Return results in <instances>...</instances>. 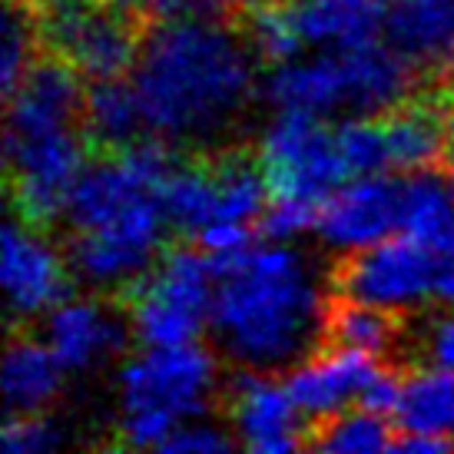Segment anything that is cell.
Here are the masks:
<instances>
[{
  "label": "cell",
  "instance_id": "6da1fadb",
  "mask_svg": "<svg viewBox=\"0 0 454 454\" xmlns=\"http://www.w3.org/2000/svg\"><path fill=\"white\" fill-rule=\"evenodd\" d=\"M255 51L223 17H169L146 30L133 87L146 129L173 146H209L232 133L255 93Z\"/></svg>",
  "mask_w": 454,
  "mask_h": 454
},
{
  "label": "cell",
  "instance_id": "7a4b0ae2",
  "mask_svg": "<svg viewBox=\"0 0 454 454\" xmlns=\"http://www.w3.org/2000/svg\"><path fill=\"white\" fill-rule=\"evenodd\" d=\"M209 259L215 272L209 328L236 365L276 372L299 365L322 345L325 299L302 253L272 242Z\"/></svg>",
  "mask_w": 454,
  "mask_h": 454
},
{
  "label": "cell",
  "instance_id": "3957f363",
  "mask_svg": "<svg viewBox=\"0 0 454 454\" xmlns=\"http://www.w3.org/2000/svg\"><path fill=\"white\" fill-rule=\"evenodd\" d=\"M215 295L213 259L196 246H169L146 276L133 282L120 302L139 345H183L196 341L209 322Z\"/></svg>",
  "mask_w": 454,
  "mask_h": 454
},
{
  "label": "cell",
  "instance_id": "277c9868",
  "mask_svg": "<svg viewBox=\"0 0 454 454\" xmlns=\"http://www.w3.org/2000/svg\"><path fill=\"white\" fill-rule=\"evenodd\" d=\"M259 160L269 179V200L322 206L345 179H352L335 127L305 110H276L259 139Z\"/></svg>",
  "mask_w": 454,
  "mask_h": 454
},
{
  "label": "cell",
  "instance_id": "5b68a950",
  "mask_svg": "<svg viewBox=\"0 0 454 454\" xmlns=\"http://www.w3.org/2000/svg\"><path fill=\"white\" fill-rule=\"evenodd\" d=\"M166 229L173 226L166 219L160 192L143 196L106 226L74 232L64 249L67 265L76 282H83L90 289L123 295L160 259Z\"/></svg>",
  "mask_w": 454,
  "mask_h": 454
},
{
  "label": "cell",
  "instance_id": "8992f818",
  "mask_svg": "<svg viewBox=\"0 0 454 454\" xmlns=\"http://www.w3.org/2000/svg\"><path fill=\"white\" fill-rule=\"evenodd\" d=\"M87 127L51 129L34 137H4V163L13 213L37 229L67 215V200L87 166Z\"/></svg>",
  "mask_w": 454,
  "mask_h": 454
},
{
  "label": "cell",
  "instance_id": "52a82bcc",
  "mask_svg": "<svg viewBox=\"0 0 454 454\" xmlns=\"http://www.w3.org/2000/svg\"><path fill=\"white\" fill-rule=\"evenodd\" d=\"M444 249H434L415 236H388V239L345 253L332 269V292L368 305H381L391 312L418 309L431 302L434 276Z\"/></svg>",
  "mask_w": 454,
  "mask_h": 454
},
{
  "label": "cell",
  "instance_id": "ba28073f",
  "mask_svg": "<svg viewBox=\"0 0 454 454\" xmlns=\"http://www.w3.org/2000/svg\"><path fill=\"white\" fill-rule=\"evenodd\" d=\"M120 411L156 408L166 415L200 418L209 411V402L219 388L215 355L206 352L200 341L183 345H146L139 355L127 358L120 375Z\"/></svg>",
  "mask_w": 454,
  "mask_h": 454
},
{
  "label": "cell",
  "instance_id": "9c48e42d",
  "mask_svg": "<svg viewBox=\"0 0 454 454\" xmlns=\"http://www.w3.org/2000/svg\"><path fill=\"white\" fill-rule=\"evenodd\" d=\"M402 192L404 173H372V176L345 179L318 206L316 232L328 249L352 253L395 236L402 229Z\"/></svg>",
  "mask_w": 454,
  "mask_h": 454
},
{
  "label": "cell",
  "instance_id": "30bf717a",
  "mask_svg": "<svg viewBox=\"0 0 454 454\" xmlns=\"http://www.w3.org/2000/svg\"><path fill=\"white\" fill-rule=\"evenodd\" d=\"M47 229H37L13 215L4 226V289L13 322L47 316L53 305L70 299V265L53 249Z\"/></svg>",
  "mask_w": 454,
  "mask_h": 454
},
{
  "label": "cell",
  "instance_id": "8fae6325",
  "mask_svg": "<svg viewBox=\"0 0 454 454\" xmlns=\"http://www.w3.org/2000/svg\"><path fill=\"white\" fill-rule=\"evenodd\" d=\"M269 372L239 368L226 385L229 415L242 448L255 454H292L305 448L299 404L292 402L286 381L265 379Z\"/></svg>",
  "mask_w": 454,
  "mask_h": 454
},
{
  "label": "cell",
  "instance_id": "7c38bea8",
  "mask_svg": "<svg viewBox=\"0 0 454 454\" xmlns=\"http://www.w3.org/2000/svg\"><path fill=\"white\" fill-rule=\"evenodd\" d=\"M43 339L67 372H90L127 352L137 335L123 302L64 299L43 316Z\"/></svg>",
  "mask_w": 454,
  "mask_h": 454
},
{
  "label": "cell",
  "instance_id": "4fadbf2b",
  "mask_svg": "<svg viewBox=\"0 0 454 454\" xmlns=\"http://www.w3.org/2000/svg\"><path fill=\"white\" fill-rule=\"evenodd\" d=\"M385 365L381 355L362 352V348H341V345H322V352H312L302 358L299 365L286 372V388H289L292 402L299 404L302 418L318 421L358 404V395L379 368Z\"/></svg>",
  "mask_w": 454,
  "mask_h": 454
},
{
  "label": "cell",
  "instance_id": "5bb4252c",
  "mask_svg": "<svg viewBox=\"0 0 454 454\" xmlns=\"http://www.w3.org/2000/svg\"><path fill=\"white\" fill-rule=\"evenodd\" d=\"M385 40L418 76H454V0H404L385 11Z\"/></svg>",
  "mask_w": 454,
  "mask_h": 454
},
{
  "label": "cell",
  "instance_id": "9a60e30c",
  "mask_svg": "<svg viewBox=\"0 0 454 454\" xmlns=\"http://www.w3.org/2000/svg\"><path fill=\"white\" fill-rule=\"evenodd\" d=\"M262 97L276 110H305L316 116L348 114V64L341 51L295 57L278 64L262 80Z\"/></svg>",
  "mask_w": 454,
  "mask_h": 454
},
{
  "label": "cell",
  "instance_id": "2e32d148",
  "mask_svg": "<svg viewBox=\"0 0 454 454\" xmlns=\"http://www.w3.org/2000/svg\"><path fill=\"white\" fill-rule=\"evenodd\" d=\"M153 192L160 190L146 176H139V169L123 153H100L93 163L83 166L80 179L74 183L64 219L74 226V232L100 229L120 213H127L133 202L153 196Z\"/></svg>",
  "mask_w": 454,
  "mask_h": 454
},
{
  "label": "cell",
  "instance_id": "e0dca14e",
  "mask_svg": "<svg viewBox=\"0 0 454 454\" xmlns=\"http://www.w3.org/2000/svg\"><path fill=\"white\" fill-rule=\"evenodd\" d=\"M388 137L391 169L418 173L434 169L448 160V123H444V97H408L404 103L381 114Z\"/></svg>",
  "mask_w": 454,
  "mask_h": 454
},
{
  "label": "cell",
  "instance_id": "ac0fdd59",
  "mask_svg": "<svg viewBox=\"0 0 454 454\" xmlns=\"http://www.w3.org/2000/svg\"><path fill=\"white\" fill-rule=\"evenodd\" d=\"M67 368L53 355L47 339L11 335L4 352V402L7 415H34L47 411L64 391Z\"/></svg>",
  "mask_w": 454,
  "mask_h": 454
},
{
  "label": "cell",
  "instance_id": "d6986e66",
  "mask_svg": "<svg viewBox=\"0 0 454 454\" xmlns=\"http://www.w3.org/2000/svg\"><path fill=\"white\" fill-rule=\"evenodd\" d=\"M295 20L305 47L348 51L385 37V7L379 0H299Z\"/></svg>",
  "mask_w": 454,
  "mask_h": 454
},
{
  "label": "cell",
  "instance_id": "ffe728a7",
  "mask_svg": "<svg viewBox=\"0 0 454 454\" xmlns=\"http://www.w3.org/2000/svg\"><path fill=\"white\" fill-rule=\"evenodd\" d=\"M83 127H87L90 146L97 153L123 150L143 133H150L133 80H127V76L90 80Z\"/></svg>",
  "mask_w": 454,
  "mask_h": 454
},
{
  "label": "cell",
  "instance_id": "44dd1931",
  "mask_svg": "<svg viewBox=\"0 0 454 454\" xmlns=\"http://www.w3.org/2000/svg\"><path fill=\"white\" fill-rule=\"evenodd\" d=\"M402 232L428 242L434 249H448L454 232V190L451 176L442 166L404 173Z\"/></svg>",
  "mask_w": 454,
  "mask_h": 454
},
{
  "label": "cell",
  "instance_id": "7402d4cb",
  "mask_svg": "<svg viewBox=\"0 0 454 454\" xmlns=\"http://www.w3.org/2000/svg\"><path fill=\"white\" fill-rule=\"evenodd\" d=\"M398 318L391 309L368 305L348 299L341 292H332L322 312V345H341V348H362L372 355H385L398 341Z\"/></svg>",
  "mask_w": 454,
  "mask_h": 454
},
{
  "label": "cell",
  "instance_id": "603a6c76",
  "mask_svg": "<svg viewBox=\"0 0 454 454\" xmlns=\"http://www.w3.org/2000/svg\"><path fill=\"white\" fill-rule=\"evenodd\" d=\"M395 425L398 431L454 438V368L434 365L411 372L395 408Z\"/></svg>",
  "mask_w": 454,
  "mask_h": 454
},
{
  "label": "cell",
  "instance_id": "cb8c5ba5",
  "mask_svg": "<svg viewBox=\"0 0 454 454\" xmlns=\"http://www.w3.org/2000/svg\"><path fill=\"white\" fill-rule=\"evenodd\" d=\"M209 166L219 190V219H259L269 202V179L259 153L226 146L209 156Z\"/></svg>",
  "mask_w": 454,
  "mask_h": 454
},
{
  "label": "cell",
  "instance_id": "d4e9b609",
  "mask_svg": "<svg viewBox=\"0 0 454 454\" xmlns=\"http://www.w3.org/2000/svg\"><path fill=\"white\" fill-rule=\"evenodd\" d=\"M166 219L179 236H196L213 219H219V190L209 160L206 163H176L160 186Z\"/></svg>",
  "mask_w": 454,
  "mask_h": 454
},
{
  "label": "cell",
  "instance_id": "484cf974",
  "mask_svg": "<svg viewBox=\"0 0 454 454\" xmlns=\"http://www.w3.org/2000/svg\"><path fill=\"white\" fill-rule=\"evenodd\" d=\"M395 444V431L385 421V415H375L368 408L358 411H335L328 418H318L305 428V448L312 451H328V454H375V451H391Z\"/></svg>",
  "mask_w": 454,
  "mask_h": 454
},
{
  "label": "cell",
  "instance_id": "4316f807",
  "mask_svg": "<svg viewBox=\"0 0 454 454\" xmlns=\"http://www.w3.org/2000/svg\"><path fill=\"white\" fill-rule=\"evenodd\" d=\"M239 30L253 43L255 57L269 67L289 64L302 57L305 37L295 20V4L292 0H276V4H259L253 11H242Z\"/></svg>",
  "mask_w": 454,
  "mask_h": 454
},
{
  "label": "cell",
  "instance_id": "83f0119b",
  "mask_svg": "<svg viewBox=\"0 0 454 454\" xmlns=\"http://www.w3.org/2000/svg\"><path fill=\"white\" fill-rule=\"evenodd\" d=\"M43 53L40 17L34 0H7L4 7V43H0V83L4 97H11L24 74Z\"/></svg>",
  "mask_w": 454,
  "mask_h": 454
},
{
  "label": "cell",
  "instance_id": "f1b7e54d",
  "mask_svg": "<svg viewBox=\"0 0 454 454\" xmlns=\"http://www.w3.org/2000/svg\"><path fill=\"white\" fill-rule=\"evenodd\" d=\"M341 160L352 176H372V173H388L391 153L385 123L381 116H345L335 127Z\"/></svg>",
  "mask_w": 454,
  "mask_h": 454
},
{
  "label": "cell",
  "instance_id": "f546056e",
  "mask_svg": "<svg viewBox=\"0 0 454 454\" xmlns=\"http://www.w3.org/2000/svg\"><path fill=\"white\" fill-rule=\"evenodd\" d=\"M64 444V428L47 411L7 415L4 421V451L7 454H47Z\"/></svg>",
  "mask_w": 454,
  "mask_h": 454
},
{
  "label": "cell",
  "instance_id": "4dcf8cb0",
  "mask_svg": "<svg viewBox=\"0 0 454 454\" xmlns=\"http://www.w3.org/2000/svg\"><path fill=\"white\" fill-rule=\"evenodd\" d=\"M318 219V206L302 200H269L265 209L255 219V229L259 236L269 242H286L302 236L305 229H316Z\"/></svg>",
  "mask_w": 454,
  "mask_h": 454
},
{
  "label": "cell",
  "instance_id": "1f68e13d",
  "mask_svg": "<svg viewBox=\"0 0 454 454\" xmlns=\"http://www.w3.org/2000/svg\"><path fill=\"white\" fill-rule=\"evenodd\" d=\"M239 444V438L226 434L223 428H215L209 421H196V418H186L179 421L176 431L163 442L160 451L166 454H226Z\"/></svg>",
  "mask_w": 454,
  "mask_h": 454
},
{
  "label": "cell",
  "instance_id": "d6a6232c",
  "mask_svg": "<svg viewBox=\"0 0 454 454\" xmlns=\"http://www.w3.org/2000/svg\"><path fill=\"white\" fill-rule=\"evenodd\" d=\"M196 242L209 255H236L253 246V229L242 219H213L209 226L196 232Z\"/></svg>",
  "mask_w": 454,
  "mask_h": 454
},
{
  "label": "cell",
  "instance_id": "836d02e7",
  "mask_svg": "<svg viewBox=\"0 0 454 454\" xmlns=\"http://www.w3.org/2000/svg\"><path fill=\"white\" fill-rule=\"evenodd\" d=\"M402 388H404V379L398 375V368L381 365L379 375L368 381L365 391L358 395V408H368V411H375V415L395 418V408L402 402Z\"/></svg>",
  "mask_w": 454,
  "mask_h": 454
},
{
  "label": "cell",
  "instance_id": "e575fe53",
  "mask_svg": "<svg viewBox=\"0 0 454 454\" xmlns=\"http://www.w3.org/2000/svg\"><path fill=\"white\" fill-rule=\"evenodd\" d=\"M428 355H431V362H434V365L454 368V309L431 325Z\"/></svg>",
  "mask_w": 454,
  "mask_h": 454
},
{
  "label": "cell",
  "instance_id": "d590c367",
  "mask_svg": "<svg viewBox=\"0 0 454 454\" xmlns=\"http://www.w3.org/2000/svg\"><path fill=\"white\" fill-rule=\"evenodd\" d=\"M391 451H398V454L454 451V438H442V434H421V431H395V444H391Z\"/></svg>",
  "mask_w": 454,
  "mask_h": 454
},
{
  "label": "cell",
  "instance_id": "8d00e7d4",
  "mask_svg": "<svg viewBox=\"0 0 454 454\" xmlns=\"http://www.w3.org/2000/svg\"><path fill=\"white\" fill-rule=\"evenodd\" d=\"M431 302L444 305V309H454V253L444 249L442 262H438V276H434V295Z\"/></svg>",
  "mask_w": 454,
  "mask_h": 454
},
{
  "label": "cell",
  "instance_id": "74e56055",
  "mask_svg": "<svg viewBox=\"0 0 454 454\" xmlns=\"http://www.w3.org/2000/svg\"><path fill=\"white\" fill-rule=\"evenodd\" d=\"M444 123H448V160L454 163V93H444Z\"/></svg>",
  "mask_w": 454,
  "mask_h": 454
},
{
  "label": "cell",
  "instance_id": "f35d334b",
  "mask_svg": "<svg viewBox=\"0 0 454 454\" xmlns=\"http://www.w3.org/2000/svg\"><path fill=\"white\" fill-rule=\"evenodd\" d=\"M219 7L226 13H242V11H253L259 4H276V0H215Z\"/></svg>",
  "mask_w": 454,
  "mask_h": 454
},
{
  "label": "cell",
  "instance_id": "ab89813d",
  "mask_svg": "<svg viewBox=\"0 0 454 454\" xmlns=\"http://www.w3.org/2000/svg\"><path fill=\"white\" fill-rule=\"evenodd\" d=\"M381 7H385V11H388V7H398V4H404V0H379Z\"/></svg>",
  "mask_w": 454,
  "mask_h": 454
},
{
  "label": "cell",
  "instance_id": "60d3db41",
  "mask_svg": "<svg viewBox=\"0 0 454 454\" xmlns=\"http://www.w3.org/2000/svg\"><path fill=\"white\" fill-rule=\"evenodd\" d=\"M448 253H454V232H451V242H448Z\"/></svg>",
  "mask_w": 454,
  "mask_h": 454
}]
</instances>
